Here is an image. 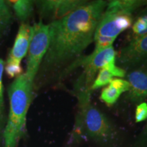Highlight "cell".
Here are the masks:
<instances>
[{"instance_id":"6da1fadb","label":"cell","mask_w":147,"mask_h":147,"mask_svg":"<svg viewBox=\"0 0 147 147\" xmlns=\"http://www.w3.org/2000/svg\"><path fill=\"white\" fill-rule=\"evenodd\" d=\"M107 5L105 1L87 2L49 25L50 44L42 65L46 69L57 68L72 60L94 40L95 29Z\"/></svg>"},{"instance_id":"7a4b0ae2","label":"cell","mask_w":147,"mask_h":147,"mask_svg":"<svg viewBox=\"0 0 147 147\" xmlns=\"http://www.w3.org/2000/svg\"><path fill=\"white\" fill-rule=\"evenodd\" d=\"M34 83L25 74L16 77L8 88L10 110L3 131L4 147H16L23 133L26 117L32 101Z\"/></svg>"},{"instance_id":"3957f363","label":"cell","mask_w":147,"mask_h":147,"mask_svg":"<svg viewBox=\"0 0 147 147\" xmlns=\"http://www.w3.org/2000/svg\"><path fill=\"white\" fill-rule=\"evenodd\" d=\"M133 22L131 14L106 8L95 29L93 51L97 52L113 46L119 35L131 27Z\"/></svg>"},{"instance_id":"277c9868","label":"cell","mask_w":147,"mask_h":147,"mask_svg":"<svg viewBox=\"0 0 147 147\" xmlns=\"http://www.w3.org/2000/svg\"><path fill=\"white\" fill-rule=\"evenodd\" d=\"M89 95L79 94L80 110L78 123L90 138L100 142H107L113 137V125L102 112L90 103Z\"/></svg>"},{"instance_id":"5b68a950","label":"cell","mask_w":147,"mask_h":147,"mask_svg":"<svg viewBox=\"0 0 147 147\" xmlns=\"http://www.w3.org/2000/svg\"><path fill=\"white\" fill-rule=\"evenodd\" d=\"M50 44L49 25L40 21L32 26L30 42L27 55V68L25 75L32 83L47 54Z\"/></svg>"},{"instance_id":"8992f818","label":"cell","mask_w":147,"mask_h":147,"mask_svg":"<svg viewBox=\"0 0 147 147\" xmlns=\"http://www.w3.org/2000/svg\"><path fill=\"white\" fill-rule=\"evenodd\" d=\"M116 56L117 54L113 46L97 52L93 51V53L88 56L83 57L82 58L78 57L75 60L73 63L69 65L67 67L65 73L71 71L78 66L83 67V77L82 78L83 85L81 87L83 90H82L81 92L90 94L91 87L97 74L106 65L113 62H116Z\"/></svg>"},{"instance_id":"52a82bcc","label":"cell","mask_w":147,"mask_h":147,"mask_svg":"<svg viewBox=\"0 0 147 147\" xmlns=\"http://www.w3.org/2000/svg\"><path fill=\"white\" fill-rule=\"evenodd\" d=\"M31 33L32 26L27 23H21L4 66V70L10 78H16L23 74L21 63L28 53Z\"/></svg>"},{"instance_id":"ba28073f","label":"cell","mask_w":147,"mask_h":147,"mask_svg":"<svg viewBox=\"0 0 147 147\" xmlns=\"http://www.w3.org/2000/svg\"><path fill=\"white\" fill-rule=\"evenodd\" d=\"M118 62L126 67H133L147 61V34L131 40L119 53Z\"/></svg>"},{"instance_id":"9c48e42d","label":"cell","mask_w":147,"mask_h":147,"mask_svg":"<svg viewBox=\"0 0 147 147\" xmlns=\"http://www.w3.org/2000/svg\"><path fill=\"white\" fill-rule=\"evenodd\" d=\"M87 2L81 0H46L36 3L42 16L55 21L65 17Z\"/></svg>"},{"instance_id":"30bf717a","label":"cell","mask_w":147,"mask_h":147,"mask_svg":"<svg viewBox=\"0 0 147 147\" xmlns=\"http://www.w3.org/2000/svg\"><path fill=\"white\" fill-rule=\"evenodd\" d=\"M129 84L127 98L133 104H139L147 100V70L134 69L127 75Z\"/></svg>"},{"instance_id":"8fae6325","label":"cell","mask_w":147,"mask_h":147,"mask_svg":"<svg viewBox=\"0 0 147 147\" xmlns=\"http://www.w3.org/2000/svg\"><path fill=\"white\" fill-rule=\"evenodd\" d=\"M147 5V0H115L107 3L106 8L131 14L141 7Z\"/></svg>"},{"instance_id":"7c38bea8","label":"cell","mask_w":147,"mask_h":147,"mask_svg":"<svg viewBox=\"0 0 147 147\" xmlns=\"http://www.w3.org/2000/svg\"><path fill=\"white\" fill-rule=\"evenodd\" d=\"M34 1L29 0H17L11 1L12 8L16 18L22 22L26 23V21L31 17L34 12Z\"/></svg>"},{"instance_id":"4fadbf2b","label":"cell","mask_w":147,"mask_h":147,"mask_svg":"<svg viewBox=\"0 0 147 147\" xmlns=\"http://www.w3.org/2000/svg\"><path fill=\"white\" fill-rule=\"evenodd\" d=\"M13 22V12L7 2L0 0V40L10 30Z\"/></svg>"},{"instance_id":"5bb4252c","label":"cell","mask_w":147,"mask_h":147,"mask_svg":"<svg viewBox=\"0 0 147 147\" xmlns=\"http://www.w3.org/2000/svg\"><path fill=\"white\" fill-rule=\"evenodd\" d=\"M122 93V92L118 88L110 82L109 84L103 88L102 90L100 100L108 106H113L117 102Z\"/></svg>"},{"instance_id":"9a60e30c","label":"cell","mask_w":147,"mask_h":147,"mask_svg":"<svg viewBox=\"0 0 147 147\" xmlns=\"http://www.w3.org/2000/svg\"><path fill=\"white\" fill-rule=\"evenodd\" d=\"M147 34V12L140 14L131 25V40Z\"/></svg>"},{"instance_id":"2e32d148","label":"cell","mask_w":147,"mask_h":147,"mask_svg":"<svg viewBox=\"0 0 147 147\" xmlns=\"http://www.w3.org/2000/svg\"><path fill=\"white\" fill-rule=\"evenodd\" d=\"M113 75L105 67H103L98 71L93 83L91 87V91L99 88L107 86L113 79Z\"/></svg>"},{"instance_id":"e0dca14e","label":"cell","mask_w":147,"mask_h":147,"mask_svg":"<svg viewBox=\"0 0 147 147\" xmlns=\"http://www.w3.org/2000/svg\"><path fill=\"white\" fill-rule=\"evenodd\" d=\"M5 63L0 58V131L2 129L3 115H4V101H3V74L4 71Z\"/></svg>"},{"instance_id":"ac0fdd59","label":"cell","mask_w":147,"mask_h":147,"mask_svg":"<svg viewBox=\"0 0 147 147\" xmlns=\"http://www.w3.org/2000/svg\"><path fill=\"white\" fill-rule=\"evenodd\" d=\"M136 122L140 123L147 119V104L142 102L138 104L135 113Z\"/></svg>"},{"instance_id":"d6986e66","label":"cell","mask_w":147,"mask_h":147,"mask_svg":"<svg viewBox=\"0 0 147 147\" xmlns=\"http://www.w3.org/2000/svg\"><path fill=\"white\" fill-rule=\"evenodd\" d=\"M110 82L114 84L116 87L118 88L123 93H125V92L128 91L129 90V82L127 80L117 78L113 79Z\"/></svg>"}]
</instances>
